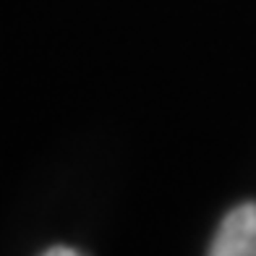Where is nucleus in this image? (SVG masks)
I'll return each instance as SVG.
<instances>
[{"mask_svg": "<svg viewBox=\"0 0 256 256\" xmlns=\"http://www.w3.org/2000/svg\"><path fill=\"white\" fill-rule=\"evenodd\" d=\"M206 256H256V202H243L222 217Z\"/></svg>", "mask_w": 256, "mask_h": 256, "instance_id": "f257e3e1", "label": "nucleus"}, {"mask_svg": "<svg viewBox=\"0 0 256 256\" xmlns=\"http://www.w3.org/2000/svg\"><path fill=\"white\" fill-rule=\"evenodd\" d=\"M40 256H86V254H81L78 248L71 246H52V248H44Z\"/></svg>", "mask_w": 256, "mask_h": 256, "instance_id": "f03ea898", "label": "nucleus"}]
</instances>
